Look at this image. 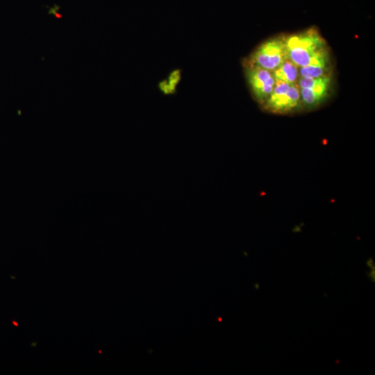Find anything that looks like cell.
<instances>
[{"mask_svg": "<svg viewBox=\"0 0 375 375\" xmlns=\"http://www.w3.org/2000/svg\"><path fill=\"white\" fill-rule=\"evenodd\" d=\"M287 57L299 68L329 53L326 41L315 27L285 37Z\"/></svg>", "mask_w": 375, "mask_h": 375, "instance_id": "1", "label": "cell"}, {"mask_svg": "<svg viewBox=\"0 0 375 375\" xmlns=\"http://www.w3.org/2000/svg\"><path fill=\"white\" fill-rule=\"evenodd\" d=\"M262 106L267 111L275 114H290L299 111L303 107L298 85L275 82L272 93Z\"/></svg>", "mask_w": 375, "mask_h": 375, "instance_id": "2", "label": "cell"}, {"mask_svg": "<svg viewBox=\"0 0 375 375\" xmlns=\"http://www.w3.org/2000/svg\"><path fill=\"white\" fill-rule=\"evenodd\" d=\"M285 37H276L260 44L249 56L245 65L274 71L287 59Z\"/></svg>", "mask_w": 375, "mask_h": 375, "instance_id": "3", "label": "cell"}, {"mask_svg": "<svg viewBox=\"0 0 375 375\" xmlns=\"http://www.w3.org/2000/svg\"><path fill=\"white\" fill-rule=\"evenodd\" d=\"M298 81L303 108L313 109L328 98L331 88V78L328 75L315 78L300 77Z\"/></svg>", "mask_w": 375, "mask_h": 375, "instance_id": "4", "label": "cell"}, {"mask_svg": "<svg viewBox=\"0 0 375 375\" xmlns=\"http://www.w3.org/2000/svg\"><path fill=\"white\" fill-rule=\"evenodd\" d=\"M244 72L253 97L262 106L275 85L272 72L257 66L245 65Z\"/></svg>", "mask_w": 375, "mask_h": 375, "instance_id": "5", "label": "cell"}, {"mask_svg": "<svg viewBox=\"0 0 375 375\" xmlns=\"http://www.w3.org/2000/svg\"><path fill=\"white\" fill-rule=\"evenodd\" d=\"M330 56L326 54L309 65L299 68V74L301 78H315L328 76L330 69Z\"/></svg>", "mask_w": 375, "mask_h": 375, "instance_id": "6", "label": "cell"}, {"mask_svg": "<svg viewBox=\"0 0 375 375\" xmlns=\"http://www.w3.org/2000/svg\"><path fill=\"white\" fill-rule=\"evenodd\" d=\"M272 73L275 82L295 83L299 76V67L287 58Z\"/></svg>", "mask_w": 375, "mask_h": 375, "instance_id": "7", "label": "cell"}]
</instances>
